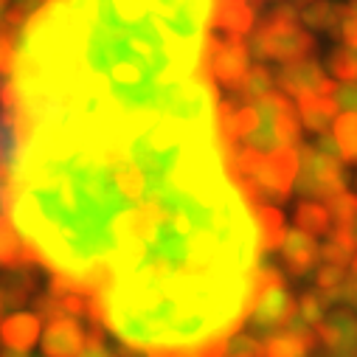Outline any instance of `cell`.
Here are the masks:
<instances>
[{
  "label": "cell",
  "instance_id": "obj_11",
  "mask_svg": "<svg viewBox=\"0 0 357 357\" xmlns=\"http://www.w3.org/2000/svg\"><path fill=\"white\" fill-rule=\"evenodd\" d=\"M337 119V99H324V96H307L298 102V121L304 130L324 135L329 124Z\"/></svg>",
  "mask_w": 357,
  "mask_h": 357
},
{
  "label": "cell",
  "instance_id": "obj_4",
  "mask_svg": "<svg viewBox=\"0 0 357 357\" xmlns=\"http://www.w3.org/2000/svg\"><path fill=\"white\" fill-rule=\"evenodd\" d=\"M315 337H318L321 351L354 357L357 354V312H351L346 307L326 312V318L315 329Z\"/></svg>",
  "mask_w": 357,
  "mask_h": 357
},
{
  "label": "cell",
  "instance_id": "obj_12",
  "mask_svg": "<svg viewBox=\"0 0 357 357\" xmlns=\"http://www.w3.org/2000/svg\"><path fill=\"white\" fill-rule=\"evenodd\" d=\"M256 225H259V242H261V253L279 250L282 239H284V214L276 206H256Z\"/></svg>",
  "mask_w": 357,
  "mask_h": 357
},
{
  "label": "cell",
  "instance_id": "obj_5",
  "mask_svg": "<svg viewBox=\"0 0 357 357\" xmlns=\"http://www.w3.org/2000/svg\"><path fill=\"white\" fill-rule=\"evenodd\" d=\"M279 259L290 279H304L321 261V248L312 236L293 228V231H284V239L279 245Z\"/></svg>",
  "mask_w": 357,
  "mask_h": 357
},
{
  "label": "cell",
  "instance_id": "obj_19",
  "mask_svg": "<svg viewBox=\"0 0 357 357\" xmlns=\"http://www.w3.org/2000/svg\"><path fill=\"white\" fill-rule=\"evenodd\" d=\"M225 357H264L261 340L250 332H236L225 340Z\"/></svg>",
  "mask_w": 357,
  "mask_h": 357
},
{
  "label": "cell",
  "instance_id": "obj_3",
  "mask_svg": "<svg viewBox=\"0 0 357 357\" xmlns=\"http://www.w3.org/2000/svg\"><path fill=\"white\" fill-rule=\"evenodd\" d=\"M293 312H296V298L287 290V284L267 287V290H259L253 296L250 312H248V321L245 324L253 329L250 335H256L261 340V337H271V335L282 332L290 324Z\"/></svg>",
  "mask_w": 357,
  "mask_h": 357
},
{
  "label": "cell",
  "instance_id": "obj_24",
  "mask_svg": "<svg viewBox=\"0 0 357 357\" xmlns=\"http://www.w3.org/2000/svg\"><path fill=\"white\" fill-rule=\"evenodd\" d=\"M354 239H357V222H354Z\"/></svg>",
  "mask_w": 357,
  "mask_h": 357
},
{
  "label": "cell",
  "instance_id": "obj_1",
  "mask_svg": "<svg viewBox=\"0 0 357 357\" xmlns=\"http://www.w3.org/2000/svg\"><path fill=\"white\" fill-rule=\"evenodd\" d=\"M250 26V0H43L15 37L12 222L124 354H195L248 321L261 242L211 59Z\"/></svg>",
  "mask_w": 357,
  "mask_h": 357
},
{
  "label": "cell",
  "instance_id": "obj_17",
  "mask_svg": "<svg viewBox=\"0 0 357 357\" xmlns=\"http://www.w3.org/2000/svg\"><path fill=\"white\" fill-rule=\"evenodd\" d=\"M326 208H329V217H332V228L354 231V222H357V195L343 192L335 200H329Z\"/></svg>",
  "mask_w": 357,
  "mask_h": 357
},
{
  "label": "cell",
  "instance_id": "obj_26",
  "mask_svg": "<svg viewBox=\"0 0 357 357\" xmlns=\"http://www.w3.org/2000/svg\"><path fill=\"white\" fill-rule=\"evenodd\" d=\"M354 312H357V310H354Z\"/></svg>",
  "mask_w": 357,
  "mask_h": 357
},
{
  "label": "cell",
  "instance_id": "obj_8",
  "mask_svg": "<svg viewBox=\"0 0 357 357\" xmlns=\"http://www.w3.org/2000/svg\"><path fill=\"white\" fill-rule=\"evenodd\" d=\"M40 335H43V321L34 312H15L0 321V346L9 351L29 354L37 346Z\"/></svg>",
  "mask_w": 357,
  "mask_h": 357
},
{
  "label": "cell",
  "instance_id": "obj_20",
  "mask_svg": "<svg viewBox=\"0 0 357 357\" xmlns=\"http://www.w3.org/2000/svg\"><path fill=\"white\" fill-rule=\"evenodd\" d=\"M79 357H113V351H110L107 343H105V329H99V326H91V329H87V335H84V346H82Z\"/></svg>",
  "mask_w": 357,
  "mask_h": 357
},
{
  "label": "cell",
  "instance_id": "obj_14",
  "mask_svg": "<svg viewBox=\"0 0 357 357\" xmlns=\"http://www.w3.org/2000/svg\"><path fill=\"white\" fill-rule=\"evenodd\" d=\"M332 228V217L329 208L324 203H312V200H301L296 208V231L307 234V236H326Z\"/></svg>",
  "mask_w": 357,
  "mask_h": 357
},
{
  "label": "cell",
  "instance_id": "obj_10",
  "mask_svg": "<svg viewBox=\"0 0 357 357\" xmlns=\"http://www.w3.org/2000/svg\"><path fill=\"white\" fill-rule=\"evenodd\" d=\"M37 267H23V271H9L0 279V290H3L6 310H20L37 296Z\"/></svg>",
  "mask_w": 357,
  "mask_h": 357
},
{
  "label": "cell",
  "instance_id": "obj_7",
  "mask_svg": "<svg viewBox=\"0 0 357 357\" xmlns=\"http://www.w3.org/2000/svg\"><path fill=\"white\" fill-rule=\"evenodd\" d=\"M0 267L3 271H23V267H40L37 250L17 234L9 214H0Z\"/></svg>",
  "mask_w": 357,
  "mask_h": 357
},
{
  "label": "cell",
  "instance_id": "obj_15",
  "mask_svg": "<svg viewBox=\"0 0 357 357\" xmlns=\"http://www.w3.org/2000/svg\"><path fill=\"white\" fill-rule=\"evenodd\" d=\"M335 144L340 152V160L357 166V113H346L335 119Z\"/></svg>",
  "mask_w": 357,
  "mask_h": 357
},
{
  "label": "cell",
  "instance_id": "obj_21",
  "mask_svg": "<svg viewBox=\"0 0 357 357\" xmlns=\"http://www.w3.org/2000/svg\"><path fill=\"white\" fill-rule=\"evenodd\" d=\"M12 158V135L6 127H0V163Z\"/></svg>",
  "mask_w": 357,
  "mask_h": 357
},
{
  "label": "cell",
  "instance_id": "obj_6",
  "mask_svg": "<svg viewBox=\"0 0 357 357\" xmlns=\"http://www.w3.org/2000/svg\"><path fill=\"white\" fill-rule=\"evenodd\" d=\"M87 329L76 318H56L40 335V349L45 357H76L84 346Z\"/></svg>",
  "mask_w": 357,
  "mask_h": 357
},
{
  "label": "cell",
  "instance_id": "obj_13",
  "mask_svg": "<svg viewBox=\"0 0 357 357\" xmlns=\"http://www.w3.org/2000/svg\"><path fill=\"white\" fill-rule=\"evenodd\" d=\"M354 250H357L354 231H349V228H329L326 242H324V248H321V259H324L326 264L346 267V264H351Z\"/></svg>",
  "mask_w": 357,
  "mask_h": 357
},
{
  "label": "cell",
  "instance_id": "obj_25",
  "mask_svg": "<svg viewBox=\"0 0 357 357\" xmlns=\"http://www.w3.org/2000/svg\"><path fill=\"white\" fill-rule=\"evenodd\" d=\"M113 357H121V351H119V354H116V351H113Z\"/></svg>",
  "mask_w": 357,
  "mask_h": 357
},
{
  "label": "cell",
  "instance_id": "obj_9",
  "mask_svg": "<svg viewBox=\"0 0 357 357\" xmlns=\"http://www.w3.org/2000/svg\"><path fill=\"white\" fill-rule=\"evenodd\" d=\"M318 349L315 329H282L261 340L264 357H310Z\"/></svg>",
  "mask_w": 357,
  "mask_h": 357
},
{
  "label": "cell",
  "instance_id": "obj_18",
  "mask_svg": "<svg viewBox=\"0 0 357 357\" xmlns=\"http://www.w3.org/2000/svg\"><path fill=\"white\" fill-rule=\"evenodd\" d=\"M346 282V267H337V264H321L318 273H315V290L332 304V296L340 290V284Z\"/></svg>",
  "mask_w": 357,
  "mask_h": 357
},
{
  "label": "cell",
  "instance_id": "obj_23",
  "mask_svg": "<svg viewBox=\"0 0 357 357\" xmlns=\"http://www.w3.org/2000/svg\"><path fill=\"white\" fill-rule=\"evenodd\" d=\"M3 312H6V301H3V290H0V321H3Z\"/></svg>",
  "mask_w": 357,
  "mask_h": 357
},
{
  "label": "cell",
  "instance_id": "obj_16",
  "mask_svg": "<svg viewBox=\"0 0 357 357\" xmlns=\"http://www.w3.org/2000/svg\"><path fill=\"white\" fill-rule=\"evenodd\" d=\"M326 312H329V301H326L318 290H307V293H301V298L296 301V312H293V315H296L304 326L318 329L321 321L326 318Z\"/></svg>",
  "mask_w": 357,
  "mask_h": 357
},
{
  "label": "cell",
  "instance_id": "obj_22",
  "mask_svg": "<svg viewBox=\"0 0 357 357\" xmlns=\"http://www.w3.org/2000/svg\"><path fill=\"white\" fill-rule=\"evenodd\" d=\"M0 357H29V354H17V351H9V349H3V351H0Z\"/></svg>",
  "mask_w": 357,
  "mask_h": 357
},
{
  "label": "cell",
  "instance_id": "obj_2",
  "mask_svg": "<svg viewBox=\"0 0 357 357\" xmlns=\"http://www.w3.org/2000/svg\"><path fill=\"white\" fill-rule=\"evenodd\" d=\"M349 172L337 158L318 152L312 144H301L298 149V172H296V192L312 203H329L337 195L349 192Z\"/></svg>",
  "mask_w": 357,
  "mask_h": 357
}]
</instances>
